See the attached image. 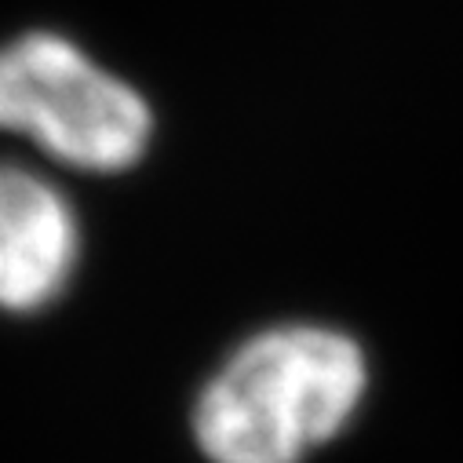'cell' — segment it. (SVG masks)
Masks as SVG:
<instances>
[{"label":"cell","instance_id":"cell-3","mask_svg":"<svg viewBox=\"0 0 463 463\" xmlns=\"http://www.w3.org/2000/svg\"><path fill=\"white\" fill-rule=\"evenodd\" d=\"M80 215L41 172L0 165V314L52 307L80 267Z\"/></svg>","mask_w":463,"mask_h":463},{"label":"cell","instance_id":"cell-2","mask_svg":"<svg viewBox=\"0 0 463 463\" xmlns=\"http://www.w3.org/2000/svg\"><path fill=\"white\" fill-rule=\"evenodd\" d=\"M0 132L88 175L136 168L154 143L146 95L77 41L33 30L0 44Z\"/></svg>","mask_w":463,"mask_h":463},{"label":"cell","instance_id":"cell-1","mask_svg":"<svg viewBox=\"0 0 463 463\" xmlns=\"http://www.w3.org/2000/svg\"><path fill=\"white\" fill-rule=\"evenodd\" d=\"M369 376L365 346L343 328L267 325L201 383L194 445L208 463H307L354 423Z\"/></svg>","mask_w":463,"mask_h":463}]
</instances>
